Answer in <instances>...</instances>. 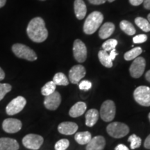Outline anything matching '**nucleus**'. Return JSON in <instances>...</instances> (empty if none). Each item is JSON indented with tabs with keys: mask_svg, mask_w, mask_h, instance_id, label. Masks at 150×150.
I'll use <instances>...</instances> for the list:
<instances>
[{
	"mask_svg": "<svg viewBox=\"0 0 150 150\" xmlns=\"http://www.w3.org/2000/svg\"><path fill=\"white\" fill-rule=\"evenodd\" d=\"M143 4L144 7H145L146 9L150 10V0H144Z\"/></svg>",
	"mask_w": 150,
	"mask_h": 150,
	"instance_id": "39",
	"label": "nucleus"
},
{
	"mask_svg": "<svg viewBox=\"0 0 150 150\" xmlns=\"http://www.w3.org/2000/svg\"><path fill=\"white\" fill-rule=\"evenodd\" d=\"M22 127V122L15 118H7L2 123V128L5 132L8 134H15L21 130Z\"/></svg>",
	"mask_w": 150,
	"mask_h": 150,
	"instance_id": "11",
	"label": "nucleus"
},
{
	"mask_svg": "<svg viewBox=\"0 0 150 150\" xmlns=\"http://www.w3.org/2000/svg\"><path fill=\"white\" fill-rule=\"evenodd\" d=\"M146 66L145 59L143 57H137L131 63L129 72L133 78L138 79L143 74Z\"/></svg>",
	"mask_w": 150,
	"mask_h": 150,
	"instance_id": "9",
	"label": "nucleus"
},
{
	"mask_svg": "<svg viewBox=\"0 0 150 150\" xmlns=\"http://www.w3.org/2000/svg\"><path fill=\"white\" fill-rule=\"evenodd\" d=\"M108 1H109V2H112V1H114L115 0H107Z\"/></svg>",
	"mask_w": 150,
	"mask_h": 150,
	"instance_id": "44",
	"label": "nucleus"
},
{
	"mask_svg": "<svg viewBox=\"0 0 150 150\" xmlns=\"http://www.w3.org/2000/svg\"><path fill=\"white\" fill-rule=\"evenodd\" d=\"M115 31V25L112 22H106L100 27L99 31V36L102 39L109 38Z\"/></svg>",
	"mask_w": 150,
	"mask_h": 150,
	"instance_id": "19",
	"label": "nucleus"
},
{
	"mask_svg": "<svg viewBox=\"0 0 150 150\" xmlns=\"http://www.w3.org/2000/svg\"><path fill=\"white\" fill-rule=\"evenodd\" d=\"M73 54L74 59L79 63H83L87 58V48L79 39H76L73 44Z\"/></svg>",
	"mask_w": 150,
	"mask_h": 150,
	"instance_id": "10",
	"label": "nucleus"
},
{
	"mask_svg": "<svg viewBox=\"0 0 150 150\" xmlns=\"http://www.w3.org/2000/svg\"><path fill=\"white\" fill-rule=\"evenodd\" d=\"M142 50L141 47H135L132 50H129L125 54V56H124V58L126 61H131V60H134L136 59L137 57H138V56L140 55V54L142 53Z\"/></svg>",
	"mask_w": 150,
	"mask_h": 150,
	"instance_id": "25",
	"label": "nucleus"
},
{
	"mask_svg": "<svg viewBox=\"0 0 150 150\" xmlns=\"http://www.w3.org/2000/svg\"><path fill=\"white\" fill-rule=\"evenodd\" d=\"M11 89H12V86L9 83H0V101L2 100L6 95L9 93Z\"/></svg>",
	"mask_w": 150,
	"mask_h": 150,
	"instance_id": "31",
	"label": "nucleus"
},
{
	"mask_svg": "<svg viewBox=\"0 0 150 150\" xmlns=\"http://www.w3.org/2000/svg\"><path fill=\"white\" fill-rule=\"evenodd\" d=\"M147 36L145 34L137 35L134 38H133V41H134V42L136 43V44L145 42L147 41Z\"/></svg>",
	"mask_w": 150,
	"mask_h": 150,
	"instance_id": "33",
	"label": "nucleus"
},
{
	"mask_svg": "<svg viewBox=\"0 0 150 150\" xmlns=\"http://www.w3.org/2000/svg\"><path fill=\"white\" fill-rule=\"evenodd\" d=\"M44 139L40 135L30 134L22 139V144L26 148L32 150H38L42 146Z\"/></svg>",
	"mask_w": 150,
	"mask_h": 150,
	"instance_id": "8",
	"label": "nucleus"
},
{
	"mask_svg": "<svg viewBox=\"0 0 150 150\" xmlns=\"http://www.w3.org/2000/svg\"><path fill=\"white\" fill-rule=\"evenodd\" d=\"M106 145V140L102 136L92 138L86 145V150H103Z\"/></svg>",
	"mask_w": 150,
	"mask_h": 150,
	"instance_id": "15",
	"label": "nucleus"
},
{
	"mask_svg": "<svg viewBox=\"0 0 150 150\" xmlns=\"http://www.w3.org/2000/svg\"><path fill=\"white\" fill-rule=\"evenodd\" d=\"M128 141L130 142L131 143L130 145L131 149H135L140 147V145H141L142 140L140 137L136 136V134H132L131 136H129Z\"/></svg>",
	"mask_w": 150,
	"mask_h": 150,
	"instance_id": "28",
	"label": "nucleus"
},
{
	"mask_svg": "<svg viewBox=\"0 0 150 150\" xmlns=\"http://www.w3.org/2000/svg\"><path fill=\"white\" fill-rule=\"evenodd\" d=\"M40 1H45V0H40Z\"/></svg>",
	"mask_w": 150,
	"mask_h": 150,
	"instance_id": "46",
	"label": "nucleus"
},
{
	"mask_svg": "<svg viewBox=\"0 0 150 150\" xmlns=\"http://www.w3.org/2000/svg\"><path fill=\"white\" fill-rule=\"evenodd\" d=\"M87 108L86 104L83 102H79L73 105L69 111V115L72 117H77L82 115Z\"/></svg>",
	"mask_w": 150,
	"mask_h": 150,
	"instance_id": "17",
	"label": "nucleus"
},
{
	"mask_svg": "<svg viewBox=\"0 0 150 150\" xmlns=\"http://www.w3.org/2000/svg\"><path fill=\"white\" fill-rule=\"evenodd\" d=\"M18 141L11 138H0V150H18Z\"/></svg>",
	"mask_w": 150,
	"mask_h": 150,
	"instance_id": "16",
	"label": "nucleus"
},
{
	"mask_svg": "<svg viewBox=\"0 0 150 150\" xmlns=\"http://www.w3.org/2000/svg\"><path fill=\"white\" fill-rule=\"evenodd\" d=\"M12 52L17 57L29 61H34L38 59L35 52L24 44H14L12 46Z\"/></svg>",
	"mask_w": 150,
	"mask_h": 150,
	"instance_id": "3",
	"label": "nucleus"
},
{
	"mask_svg": "<svg viewBox=\"0 0 150 150\" xmlns=\"http://www.w3.org/2000/svg\"><path fill=\"white\" fill-rule=\"evenodd\" d=\"M27 104V100L24 97L18 96L11 100L6 107L7 115H14L22 111Z\"/></svg>",
	"mask_w": 150,
	"mask_h": 150,
	"instance_id": "7",
	"label": "nucleus"
},
{
	"mask_svg": "<svg viewBox=\"0 0 150 150\" xmlns=\"http://www.w3.org/2000/svg\"><path fill=\"white\" fill-rule=\"evenodd\" d=\"M116 108L115 103L112 100H106L100 108L99 115L105 122H111L115 118Z\"/></svg>",
	"mask_w": 150,
	"mask_h": 150,
	"instance_id": "6",
	"label": "nucleus"
},
{
	"mask_svg": "<svg viewBox=\"0 0 150 150\" xmlns=\"http://www.w3.org/2000/svg\"><path fill=\"white\" fill-rule=\"evenodd\" d=\"M92 87V83L88 80H83L79 82V88L80 90L84 91H89Z\"/></svg>",
	"mask_w": 150,
	"mask_h": 150,
	"instance_id": "32",
	"label": "nucleus"
},
{
	"mask_svg": "<svg viewBox=\"0 0 150 150\" xmlns=\"http://www.w3.org/2000/svg\"><path fill=\"white\" fill-rule=\"evenodd\" d=\"M104 16L99 11L91 13L86 18L83 24V31L88 35L93 34L102 24Z\"/></svg>",
	"mask_w": 150,
	"mask_h": 150,
	"instance_id": "2",
	"label": "nucleus"
},
{
	"mask_svg": "<svg viewBox=\"0 0 150 150\" xmlns=\"http://www.w3.org/2000/svg\"><path fill=\"white\" fill-rule=\"evenodd\" d=\"M144 147L146 149H150V134L147 137L145 140V142H144Z\"/></svg>",
	"mask_w": 150,
	"mask_h": 150,
	"instance_id": "35",
	"label": "nucleus"
},
{
	"mask_svg": "<svg viewBox=\"0 0 150 150\" xmlns=\"http://www.w3.org/2000/svg\"><path fill=\"white\" fill-rule=\"evenodd\" d=\"M147 19H148V21H149V22L150 23V13L148 15V16H147Z\"/></svg>",
	"mask_w": 150,
	"mask_h": 150,
	"instance_id": "43",
	"label": "nucleus"
},
{
	"mask_svg": "<svg viewBox=\"0 0 150 150\" xmlns=\"http://www.w3.org/2000/svg\"><path fill=\"white\" fill-rule=\"evenodd\" d=\"M56 85L54 83L53 81H49L41 88V93L45 97L48 96L56 91Z\"/></svg>",
	"mask_w": 150,
	"mask_h": 150,
	"instance_id": "27",
	"label": "nucleus"
},
{
	"mask_svg": "<svg viewBox=\"0 0 150 150\" xmlns=\"http://www.w3.org/2000/svg\"><path fill=\"white\" fill-rule=\"evenodd\" d=\"M99 112L97 109H91L86 113V126L93 127L98 121Z\"/></svg>",
	"mask_w": 150,
	"mask_h": 150,
	"instance_id": "20",
	"label": "nucleus"
},
{
	"mask_svg": "<svg viewBox=\"0 0 150 150\" xmlns=\"http://www.w3.org/2000/svg\"><path fill=\"white\" fill-rule=\"evenodd\" d=\"M6 3V0H0V8L4 7Z\"/></svg>",
	"mask_w": 150,
	"mask_h": 150,
	"instance_id": "42",
	"label": "nucleus"
},
{
	"mask_svg": "<svg viewBox=\"0 0 150 150\" xmlns=\"http://www.w3.org/2000/svg\"><path fill=\"white\" fill-rule=\"evenodd\" d=\"M61 103V96L59 92L55 91L51 95L46 96L44 100L45 107L50 110H55Z\"/></svg>",
	"mask_w": 150,
	"mask_h": 150,
	"instance_id": "13",
	"label": "nucleus"
},
{
	"mask_svg": "<svg viewBox=\"0 0 150 150\" xmlns=\"http://www.w3.org/2000/svg\"><path fill=\"white\" fill-rule=\"evenodd\" d=\"M69 146H70V141L66 138H63L56 142L54 148L56 150H65L68 148Z\"/></svg>",
	"mask_w": 150,
	"mask_h": 150,
	"instance_id": "30",
	"label": "nucleus"
},
{
	"mask_svg": "<svg viewBox=\"0 0 150 150\" xmlns=\"http://www.w3.org/2000/svg\"><path fill=\"white\" fill-rule=\"evenodd\" d=\"M28 36L33 42H42L48 37V31L45 27L44 20L40 17L32 19L27 28Z\"/></svg>",
	"mask_w": 150,
	"mask_h": 150,
	"instance_id": "1",
	"label": "nucleus"
},
{
	"mask_svg": "<svg viewBox=\"0 0 150 150\" xmlns=\"http://www.w3.org/2000/svg\"><path fill=\"white\" fill-rule=\"evenodd\" d=\"M53 81L56 86H67L69 84L67 76L62 72H58L54 75Z\"/></svg>",
	"mask_w": 150,
	"mask_h": 150,
	"instance_id": "26",
	"label": "nucleus"
},
{
	"mask_svg": "<svg viewBox=\"0 0 150 150\" xmlns=\"http://www.w3.org/2000/svg\"><path fill=\"white\" fill-rule=\"evenodd\" d=\"M115 150H129V149L123 144H119L115 147Z\"/></svg>",
	"mask_w": 150,
	"mask_h": 150,
	"instance_id": "37",
	"label": "nucleus"
},
{
	"mask_svg": "<svg viewBox=\"0 0 150 150\" xmlns=\"http://www.w3.org/2000/svg\"><path fill=\"white\" fill-rule=\"evenodd\" d=\"M86 74V69L83 65H76L73 66L69 72V79L73 84H77Z\"/></svg>",
	"mask_w": 150,
	"mask_h": 150,
	"instance_id": "12",
	"label": "nucleus"
},
{
	"mask_svg": "<svg viewBox=\"0 0 150 150\" xmlns=\"http://www.w3.org/2000/svg\"><path fill=\"white\" fill-rule=\"evenodd\" d=\"M78 130V125L72 122H63L58 127V131L63 135H72L76 134Z\"/></svg>",
	"mask_w": 150,
	"mask_h": 150,
	"instance_id": "14",
	"label": "nucleus"
},
{
	"mask_svg": "<svg viewBox=\"0 0 150 150\" xmlns=\"http://www.w3.org/2000/svg\"><path fill=\"white\" fill-rule=\"evenodd\" d=\"M74 139L79 145H87L92 139V135L89 131H83L75 134Z\"/></svg>",
	"mask_w": 150,
	"mask_h": 150,
	"instance_id": "21",
	"label": "nucleus"
},
{
	"mask_svg": "<svg viewBox=\"0 0 150 150\" xmlns=\"http://www.w3.org/2000/svg\"><path fill=\"white\" fill-rule=\"evenodd\" d=\"M135 23L140 29H142L145 32L150 31V23L146 19L141 18V17H138L135 19Z\"/></svg>",
	"mask_w": 150,
	"mask_h": 150,
	"instance_id": "24",
	"label": "nucleus"
},
{
	"mask_svg": "<svg viewBox=\"0 0 150 150\" xmlns=\"http://www.w3.org/2000/svg\"><path fill=\"white\" fill-rule=\"evenodd\" d=\"M5 78V72H4L1 67H0V81L4 79Z\"/></svg>",
	"mask_w": 150,
	"mask_h": 150,
	"instance_id": "40",
	"label": "nucleus"
},
{
	"mask_svg": "<svg viewBox=\"0 0 150 150\" xmlns=\"http://www.w3.org/2000/svg\"><path fill=\"white\" fill-rule=\"evenodd\" d=\"M148 117H149V121H150V112L149 113V115H148Z\"/></svg>",
	"mask_w": 150,
	"mask_h": 150,
	"instance_id": "45",
	"label": "nucleus"
},
{
	"mask_svg": "<svg viewBox=\"0 0 150 150\" xmlns=\"http://www.w3.org/2000/svg\"><path fill=\"white\" fill-rule=\"evenodd\" d=\"M145 79L150 83V70L147 71L145 74Z\"/></svg>",
	"mask_w": 150,
	"mask_h": 150,
	"instance_id": "41",
	"label": "nucleus"
},
{
	"mask_svg": "<svg viewBox=\"0 0 150 150\" xmlns=\"http://www.w3.org/2000/svg\"><path fill=\"white\" fill-rule=\"evenodd\" d=\"M106 131L110 136L114 138H121L129 133V127L126 124L119 122L110 123L106 127Z\"/></svg>",
	"mask_w": 150,
	"mask_h": 150,
	"instance_id": "4",
	"label": "nucleus"
},
{
	"mask_svg": "<svg viewBox=\"0 0 150 150\" xmlns=\"http://www.w3.org/2000/svg\"><path fill=\"white\" fill-rule=\"evenodd\" d=\"M98 58L99 61L104 67L110 68L112 67V61L110 59L109 54L107 53V52L104 51V50H100L98 53Z\"/></svg>",
	"mask_w": 150,
	"mask_h": 150,
	"instance_id": "22",
	"label": "nucleus"
},
{
	"mask_svg": "<svg viewBox=\"0 0 150 150\" xmlns=\"http://www.w3.org/2000/svg\"><path fill=\"white\" fill-rule=\"evenodd\" d=\"M74 13L76 18L79 20H83L85 18L87 8L83 0H75L74 1Z\"/></svg>",
	"mask_w": 150,
	"mask_h": 150,
	"instance_id": "18",
	"label": "nucleus"
},
{
	"mask_svg": "<svg viewBox=\"0 0 150 150\" xmlns=\"http://www.w3.org/2000/svg\"><path fill=\"white\" fill-rule=\"evenodd\" d=\"M144 0H129V2L133 6H139L143 3Z\"/></svg>",
	"mask_w": 150,
	"mask_h": 150,
	"instance_id": "36",
	"label": "nucleus"
},
{
	"mask_svg": "<svg viewBox=\"0 0 150 150\" xmlns=\"http://www.w3.org/2000/svg\"><path fill=\"white\" fill-rule=\"evenodd\" d=\"M135 101L142 106H150V88L141 86L135 89L134 92Z\"/></svg>",
	"mask_w": 150,
	"mask_h": 150,
	"instance_id": "5",
	"label": "nucleus"
},
{
	"mask_svg": "<svg viewBox=\"0 0 150 150\" xmlns=\"http://www.w3.org/2000/svg\"><path fill=\"white\" fill-rule=\"evenodd\" d=\"M117 45V40L115 39H109L106 40L102 45V48L104 51L110 52L113 49H115V47Z\"/></svg>",
	"mask_w": 150,
	"mask_h": 150,
	"instance_id": "29",
	"label": "nucleus"
},
{
	"mask_svg": "<svg viewBox=\"0 0 150 150\" xmlns=\"http://www.w3.org/2000/svg\"><path fill=\"white\" fill-rule=\"evenodd\" d=\"M107 0H88V1L92 4L94 5H99L104 4Z\"/></svg>",
	"mask_w": 150,
	"mask_h": 150,
	"instance_id": "34",
	"label": "nucleus"
},
{
	"mask_svg": "<svg viewBox=\"0 0 150 150\" xmlns=\"http://www.w3.org/2000/svg\"><path fill=\"white\" fill-rule=\"evenodd\" d=\"M120 29L129 35H133L136 33V29L132 24L127 20H122L120 24Z\"/></svg>",
	"mask_w": 150,
	"mask_h": 150,
	"instance_id": "23",
	"label": "nucleus"
},
{
	"mask_svg": "<svg viewBox=\"0 0 150 150\" xmlns=\"http://www.w3.org/2000/svg\"><path fill=\"white\" fill-rule=\"evenodd\" d=\"M117 52H116V51H115V49H113V50H112L111 51H110V53L109 54L110 59H111L112 61L115 60L116 56H117Z\"/></svg>",
	"mask_w": 150,
	"mask_h": 150,
	"instance_id": "38",
	"label": "nucleus"
}]
</instances>
